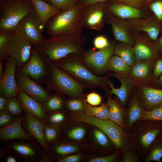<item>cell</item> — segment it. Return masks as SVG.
<instances>
[{
  "mask_svg": "<svg viewBox=\"0 0 162 162\" xmlns=\"http://www.w3.org/2000/svg\"><path fill=\"white\" fill-rule=\"evenodd\" d=\"M85 8V6L78 4L51 18L45 27L50 38L81 34Z\"/></svg>",
  "mask_w": 162,
  "mask_h": 162,
  "instance_id": "cell-1",
  "label": "cell"
},
{
  "mask_svg": "<svg viewBox=\"0 0 162 162\" xmlns=\"http://www.w3.org/2000/svg\"><path fill=\"white\" fill-rule=\"evenodd\" d=\"M58 67L66 71L87 88L101 87L107 89L106 77L98 76L86 66L81 55L73 54L60 59L52 61Z\"/></svg>",
  "mask_w": 162,
  "mask_h": 162,
  "instance_id": "cell-2",
  "label": "cell"
},
{
  "mask_svg": "<svg viewBox=\"0 0 162 162\" xmlns=\"http://www.w3.org/2000/svg\"><path fill=\"white\" fill-rule=\"evenodd\" d=\"M86 39L82 34L66 35L45 39L38 45L49 60L54 61L73 54L82 55Z\"/></svg>",
  "mask_w": 162,
  "mask_h": 162,
  "instance_id": "cell-3",
  "label": "cell"
},
{
  "mask_svg": "<svg viewBox=\"0 0 162 162\" xmlns=\"http://www.w3.org/2000/svg\"><path fill=\"white\" fill-rule=\"evenodd\" d=\"M162 133V121L139 120L135 122L128 133L134 149L142 158L148 154L149 147Z\"/></svg>",
  "mask_w": 162,
  "mask_h": 162,
  "instance_id": "cell-4",
  "label": "cell"
},
{
  "mask_svg": "<svg viewBox=\"0 0 162 162\" xmlns=\"http://www.w3.org/2000/svg\"><path fill=\"white\" fill-rule=\"evenodd\" d=\"M50 74L46 84L49 91H54L72 98L81 97L87 88L77 81L66 71L50 62Z\"/></svg>",
  "mask_w": 162,
  "mask_h": 162,
  "instance_id": "cell-5",
  "label": "cell"
},
{
  "mask_svg": "<svg viewBox=\"0 0 162 162\" xmlns=\"http://www.w3.org/2000/svg\"><path fill=\"white\" fill-rule=\"evenodd\" d=\"M34 11L31 0H6L0 2V31L14 32L22 19Z\"/></svg>",
  "mask_w": 162,
  "mask_h": 162,
  "instance_id": "cell-6",
  "label": "cell"
},
{
  "mask_svg": "<svg viewBox=\"0 0 162 162\" xmlns=\"http://www.w3.org/2000/svg\"><path fill=\"white\" fill-rule=\"evenodd\" d=\"M50 61L38 45H34L29 58L16 68V74L26 75L40 84H46L50 74Z\"/></svg>",
  "mask_w": 162,
  "mask_h": 162,
  "instance_id": "cell-7",
  "label": "cell"
},
{
  "mask_svg": "<svg viewBox=\"0 0 162 162\" xmlns=\"http://www.w3.org/2000/svg\"><path fill=\"white\" fill-rule=\"evenodd\" d=\"M70 115L76 122L87 123L101 130L117 147L122 146L127 140L128 134L124 129L109 119L99 118L81 112H71Z\"/></svg>",
  "mask_w": 162,
  "mask_h": 162,
  "instance_id": "cell-8",
  "label": "cell"
},
{
  "mask_svg": "<svg viewBox=\"0 0 162 162\" xmlns=\"http://www.w3.org/2000/svg\"><path fill=\"white\" fill-rule=\"evenodd\" d=\"M42 32L40 20L35 11L24 17L14 31L15 34L28 40L34 45H39L45 39Z\"/></svg>",
  "mask_w": 162,
  "mask_h": 162,
  "instance_id": "cell-9",
  "label": "cell"
},
{
  "mask_svg": "<svg viewBox=\"0 0 162 162\" xmlns=\"http://www.w3.org/2000/svg\"><path fill=\"white\" fill-rule=\"evenodd\" d=\"M19 140L8 143L6 148L8 151L23 160L38 162L41 157L43 149L30 142L31 140Z\"/></svg>",
  "mask_w": 162,
  "mask_h": 162,
  "instance_id": "cell-10",
  "label": "cell"
},
{
  "mask_svg": "<svg viewBox=\"0 0 162 162\" xmlns=\"http://www.w3.org/2000/svg\"><path fill=\"white\" fill-rule=\"evenodd\" d=\"M16 61L8 56L4 63L3 75L0 78V96L7 98L16 97L20 90L16 79Z\"/></svg>",
  "mask_w": 162,
  "mask_h": 162,
  "instance_id": "cell-11",
  "label": "cell"
},
{
  "mask_svg": "<svg viewBox=\"0 0 162 162\" xmlns=\"http://www.w3.org/2000/svg\"><path fill=\"white\" fill-rule=\"evenodd\" d=\"M33 46L29 41L15 33L12 36L8 44V55L16 62V68L22 66L28 60Z\"/></svg>",
  "mask_w": 162,
  "mask_h": 162,
  "instance_id": "cell-12",
  "label": "cell"
},
{
  "mask_svg": "<svg viewBox=\"0 0 162 162\" xmlns=\"http://www.w3.org/2000/svg\"><path fill=\"white\" fill-rule=\"evenodd\" d=\"M115 48L114 44L112 43L98 51L91 50L84 52L81 55L82 59L84 64L93 70L98 73L102 72L106 68Z\"/></svg>",
  "mask_w": 162,
  "mask_h": 162,
  "instance_id": "cell-13",
  "label": "cell"
},
{
  "mask_svg": "<svg viewBox=\"0 0 162 162\" xmlns=\"http://www.w3.org/2000/svg\"><path fill=\"white\" fill-rule=\"evenodd\" d=\"M17 83L20 90L34 98L42 104L51 96L46 88L25 75L16 74Z\"/></svg>",
  "mask_w": 162,
  "mask_h": 162,
  "instance_id": "cell-14",
  "label": "cell"
},
{
  "mask_svg": "<svg viewBox=\"0 0 162 162\" xmlns=\"http://www.w3.org/2000/svg\"><path fill=\"white\" fill-rule=\"evenodd\" d=\"M24 111L22 123L24 130L29 136L36 140L46 152L50 154L48 146L44 138L43 123L32 114L26 110Z\"/></svg>",
  "mask_w": 162,
  "mask_h": 162,
  "instance_id": "cell-15",
  "label": "cell"
},
{
  "mask_svg": "<svg viewBox=\"0 0 162 162\" xmlns=\"http://www.w3.org/2000/svg\"><path fill=\"white\" fill-rule=\"evenodd\" d=\"M105 2L92 4L85 6L83 16V26L99 31L103 24L104 9L106 8Z\"/></svg>",
  "mask_w": 162,
  "mask_h": 162,
  "instance_id": "cell-16",
  "label": "cell"
},
{
  "mask_svg": "<svg viewBox=\"0 0 162 162\" xmlns=\"http://www.w3.org/2000/svg\"><path fill=\"white\" fill-rule=\"evenodd\" d=\"M118 79L121 83L118 88H115L112 83L107 81V84L110 87L111 90L108 93L110 95H116L120 100L123 106H125L130 93L134 84V81L132 77L127 74L115 73L113 75Z\"/></svg>",
  "mask_w": 162,
  "mask_h": 162,
  "instance_id": "cell-17",
  "label": "cell"
},
{
  "mask_svg": "<svg viewBox=\"0 0 162 162\" xmlns=\"http://www.w3.org/2000/svg\"><path fill=\"white\" fill-rule=\"evenodd\" d=\"M22 116L16 117L10 124L0 128V140L4 142L15 140H32L33 139L29 136L24 130L22 125Z\"/></svg>",
  "mask_w": 162,
  "mask_h": 162,
  "instance_id": "cell-18",
  "label": "cell"
},
{
  "mask_svg": "<svg viewBox=\"0 0 162 162\" xmlns=\"http://www.w3.org/2000/svg\"><path fill=\"white\" fill-rule=\"evenodd\" d=\"M16 97L23 110L32 114L42 123H45L46 113L42 104L21 90L18 92Z\"/></svg>",
  "mask_w": 162,
  "mask_h": 162,
  "instance_id": "cell-19",
  "label": "cell"
},
{
  "mask_svg": "<svg viewBox=\"0 0 162 162\" xmlns=\"http://www.w3.org/2000/svg\"><path fill=\"white\" fill-rule=\"evenodd\" d=\"M144 110L139 96H133L125 110V127L123 129L127 133L129 132L135 122L140 120Z\"/></svg>",
  "mask_w": 162,
  "mask_h": 162,
  "instance_id": "cell-20",
  "label": "cell"
},
{
  "mask_svg": "<svg viewBox=\"0 0 162 162\" xmlns=\"http://www.w3.org/2000/svg\"><path fill=\"white\" fill-rule=\"evenodd\" d=\"M139 96L145 110H151L162 106V89L142 86Z\"/></svg>",
  "mask_w": 162,
  "mask_h": 162,
  "instance_id": "cell-21",
  "label": "cell"
},
{
  "mask_svg": "<svg viewBox=\"0 0 162 162\" xmlns=\"http://www.w3.org/2000/svg\"><path fill=\"white\" fill-rule=\"evenodd\" d=\"M40 20L42 32L49 20L61 11L49 3L42 0H31Z\"/></svg>",
  "mask_w": 162,
  "mask_h": 162,
  "instance_id": "cell-22",
  "label": "cell"
},
{
  "mask_svg": "<svg viewBox=\"0 0 162 162\" xmlns=\"http://www.w3.org/2000/svg\"><path fill=\"white\" fill-rule=\"evenodd\" d=\"M111 13L122 18H137L141 16V11L136 8L129 6L116 0L106 4Z\"/></svg>",
  "mask_w": 162,
  "mask_h": 162,
  "instance_id": "cell-23",
  "label": "cell"
},
{
  "mask_svg": "<svg viewBox=\"0 0 162 162\" xmlns=\"http://www.w3.org/2000/svg\"><path fill=\"white\" fill-rule=\"evenodd\" d=\"M106 96V103L109 109L108 119L124 128L125 110L120 102L113 99L108 93Z\"/></svg>",
  "mask_w": 162,
  "mask_h": 162,
  "instance_id": "cell-24",
  "label": "cell"
},
{
  "mask_svg": "<svg viewBox=\"0 0 162 162\" xmlns=\"http://www.w3.org/2000/svg\"><path fill=\"white\" fill-rule=\"evenodd\" d=\"M162 158V133L160 134L150 145L148 154L142 158V161L160 162Z\"/></svg>",
  "mask_w": 162,
  "mask_h": 162,
  "instance_id": "cell-25",
  "label": "cell"
},
{
  "mask_svg": "<svg viewBox=\"0 0 162 162\" xmlns=\"http://www.w3.org/2000/svg\"><path fill=\"white\" fill-rule=\"evenodd\" d=\"M111 18L109 22L115 39L129 46L133 45V40L124 28L116 19Z\"/></svg>",
  "mask_w": 162,
  "mask_h": 162,
  "instance_id": "cell-26",
  "label": "cell"
},
{
  "mask_svg": "<svg viewBox=\"0 0 162 162\" xmlns=\"http://www.w3.org/2000/svg\"><path fill=\"white\" fill-rule=\"evenodd\" d=\"M114 53L130 66H132L136 62L133 48L128 45L118 44L115 46Z\"/></svg>",
  "mask_w": 162,
  "mask_h": 162,
  "instance_id": "cell-27",
  "label": "cell"
},
{
  "mask_svg": "<svg viewBox=\"0 0 162 162\" xmlns=\"http://www.w3.org/2000/svg\"><path fill=\"white\" fill-rule=\"evenodd\" d=\"M158 48L151 49L141 43H137L133 48L136 61L147 60L158 56Z\"/></svg>",
  "mask_w": 162,
  "mask_h": 162,
  "instance_id": "cell-28",
  "label": "cell"
},
{
  "mask_svg": "<svg viewBox=\"0 0 162 162\" xmlns=\"http://www.w3.org/2000/svg\"><path fill=\"white\" fill-rule=\"evenodd\" d=\"M64 95L56 92L51 95L48 99L42 104L46 113L61 110L65 105L64 99Z\"/></svg>",
  "mask_w": 162,
  "mask_h": 162,
  "instance_id": "cell-29",
  "label": "cell"
},
{
  "mask_svg": "<svg viewBox=\"0 0 162 162\" xmlns=\"http://www.w3.org/2000/svg\"><path fill=\"white\" fill-rule=\"evenodd\" d=\"M83 111L88 115L102 119H108L109 109L106 103L96 107L90 105L83 100Z\"/></svg>",
  "mask_w": 162,
  "mask_h": 162,
  "instance_id": "cell-30",
  "label": "cell"
},
{
  "mask_svg": "<svg viewBox=\"0 0 162 162\" xmlns=\"http://www.w3.org/2000/svg\"><path fill=\"white\" fill-rule=\"evenodd\" d=\"M106 68L115 73L128 74L130 72L131 67L127 64L118 56L115 55L112 56L109 59Z\"/></svg>",
  "mask_w": 162,
  "mask_h": 162,
  "instance_id": "cell-31",
  "label": "cell"
},
{
  "mask_svg": "<svg viewBox=\"0 0 162 162\" xmlns=\"http://www.w3.org/2000/svg\"><path fill=\"white\" fill-rule=\"evenodd\" d=\"M152 64V62L150 60L136 62L132 66L130 73L132 76L135 77L145 78L148 74Z\"/></svg>",
  "mask_w": 162,
  "mask_h": 162,
  "instance_id": "cell-32",
  "label": "cell"
},
{
  "mask_svg": "<svg viewBox=\"0 0 162 162\" xmlns=\"http://www.w3.org/2000/svg\"><path fill=\"white\" fill-rule=\"evenodd\" d=\"M14 33L9 31H0V61L6 60L8 57V42Z\"/></svg>",
  "mask_w": 162,
  "mask_h": 162,
  "instance_id": "cell-33",
  "label": "cell"
},
{
  "mask_svg": "<svg viewBox=\"0 0 162 162\" xmlns=\"http://www.w3.org/2000/svg\"><path fill=\"white\" fill-rule=\"evenodd\" d=\"M5 110L9 111L16 117H21L24 114L22 106L16 97L7 98Z\"/></svg>",
  "mask_w": 162,
  "mask_h": 162,
  "instance_id": "cell-34",
  "label": "cell"
},
{
  "mask_svg": "<svg viewBox=\"0 0 162 162\" xmlns=\"http://www.w3.org/2000/svg\"><path fill=\"white\" fill-rule=\"evenodd\" d=\"M52 148L56 154L62 157L76 152L80 149L77 146L65 143L58 144L54 146Z\"/></svg>",
  "mask_w": 162,
  "mask_h": 162,
  "instance_id": "cell-35",
  "label": "cell"
},
{
  "mask_svg": "<svg viewBox=\"0 0 162 162\" xmlns=\"http://www.w3.org/2000/svg\"><path fill=\"white\" fill-rule=\"evenodd\" d=\"M60 110L46 113V121L44 124L58 127L63 122L65 116L64 113Z\"/></svg>",
  "mask_w": 162,
  "mask_h": 162,
  "instance_id": "cell-36",
  "label": "cell"
},
{
  "mask_svg": "<svg viewBox=\"0 0 162 162\" xmlns=\"http://www.w3.org/2000/svg\"><path fill=\"white\" fill-rule=\"evenodd\" d=\"M160 22L153 20L149 26H143L141 30L146 32L150 38L153 40H156L161 31V26Z\"/></svg>",
  "mask_w": 162,
  "mask_h": 162,
  "instance_id": "cell-37",
  "label": "cell"
},
{
  "mask_svg": "<svg viewBox=\"0 0 162 162\" xmlns=\"http://www.w3.org/2000/svg\"><path fill=\"white\" fill-rule=\"evenodd\" d=\"M43 128L44 139L48 146L57 138L58 132V127L43 124Z\"/></svg>",
  "mask_w": 162,
  "mask_h": 162,
  "instance_id": "cell-38",
  "label": "cell"
},
{
  "mask_svg": "<svg viewBox=\"0 0 162 162\" xmlns=\"http://www.w3.org/2000/svg\"><path fill=\"white\" fill-rule=\"evenodd\" d=\"M79 0H49V3L61 11L70 9L79 4Z\"/></svg>",
  "mask_w": 162,
  "mask_h": 162,
  "instance_id": "cell-39",
  "label": "cell"
},
{
  "mask_svg": "<svg viewBox=\"0 0 162 162\" xmlns=\"http://www.w3.org/2000/svg\"><path fill=\"white\" fill-rule=\"evenodd\" d=\"M151 120L162 121V106L151 110H144L140 120Z\"/></svg>",
  "mask_w": 162,
  "mask_h": 162,
  "instance_id": "cell-40",
  "label": "cell"
},
{
  "mask_svg": "<svg viewBox=\"0 0 162 162\" xmlns=\"http://www.w3.org/2000/svg\"><path fill=\"white\" fill-rule=\"evenodd\" d=\"M72 98L65 101L66 108L72 112H81L83 110V100L77 98Z\"/></svg>",
  "mask_w": 162,
  "mask_h": 162,
  "instance_id": "cell-41",
  "label": "cell"
},
{
  "mask_svg": "<svg viewBox=\"0 0 162 162\" xmlns=\"http://www.w3.org/2000/svg\"><path fill=\"white\" fill-rule=\"evenodd\" d=\"M93 133L97 142L103 147H108L110 145L111 142H112L108 136L99 129L94 130Z\"/></svg>",
  "mask_w": 162,
  "mask_h": 162,
  "instance_id": "cell-42",
  "label": "cell"
},
{
  "mask_svg": "<svg viewBox=\"0 0 162 162\" xmlns=\"http://www.w3.org/2000/svg\"><path fill=\"white\" fill-rule=\"evenodd\" d=\"M150 9L160 22H162V0H152L149 4Z\"/></svg>",
  "mask_w": 162,
  "mask_h": 162,
  "instance_id": "cell-43",
  "label": "cell"
},
{
  "mask_svg": "<svg viewBox=\"0 0 162 162\" xmlns=\"http://www.w3.org/2000/svg\"><path fill=\"white\" fill-rule=\"evenodd\" d=\"M86 133L85 128L82 127H77L69 130L67 133L68 136L72 140H79L84 137Z\"/></svg>",
  "mask_w": 162,
  "mask_h": 162,
  "instance_id": "cell-44",
  "label": "cell"
},
{
  "mask_svg": "<svg viewBox=\"0 0 162 162\" xmlns=\"http://www.w3.org/2000/svg\"><path fill=\"white\" fill-rule=\"evenodd\" d=\"M16 117L7 110L0 112V128L6 126L13 122Z\"/></svg>",
  "mask_w": 162,
  "mask_h": 162,
  "instance_id": "cell-45",
  "label": "cell"
},
{
  "mask_svg": "<svg viewBox=\"0 0 162 162\" xmlns=\"http://www.w3.org/2000/svg\"><path fill=\"white\" fill-rule=\"evenodd\" d=\"M140 155L134 150H130L122 154V162H138L140 161Z\"/></svg>",
  "mask_w": 162,
  "mask_h": 162,
  "instance_id": "cell-46",
  "label": "cell"
},
{
  "mask_svg": "<svg viewBox=\"0 0 162 162\" xmlns=\"http://www.w3.org/2000/svg\"><path fill=\"white\" fill-rule=\"evenodd\" d=\"M93 43L94 47L99 50L105 48L110 44L106 38L103 35L96 37L94 39Z\"/></svg>",
  "mask_w": 162,
  "mask_h": 162,
  "instance_id": "cell-47",
  "label": "cell"
},
{
  "mask_svg": "<svg viewBox=\"0 0 162 162\" xmlns=\"http://www.w3.org/2000/svg\"><path fill=\"white\" fill-rule=\"evenodd\" d=\"M102 101L100 96L95 92H92L86 96V101L90 105L92 106L99 105Z\"/></svg>",
  "mask_w": 162,
  "mask_h": 162,
  "instance_id": "cell-48",
  "label": "cell"
},
{
  "mask_svg": "<svg viewBox=\"0 0 162 162\" xmlns=\"http://www.w3.org/2000/svg\"><path fill=\"white\" fill-rule=\"evenodd\" d=\"M131 7L137 8L146 4L147 5V0H117Z\"/></svg>",
  "mask_w": 162,
  "mask_h": 162,
  "instance_id": "cell-49",
  "label": "cell"
},
{
  "mask_svg": "<svg viewBox=\"0 0 162 162\" xmlns=\"http://www.w3.org/2000/svg\"><path fill=\"white\" fill-rule=\"evenodd\" d=\"M117 155L116 153L109 155L95 158L91 159L89 162H112L115 161L117 158Z\"/></svg>",
  "mask_w": 162,
  "mask_h": 162,
  "instance_id": "cell-50",
  "label": "cell"
},
{
  "mask_svg": "<svg viewBox=\"0 0 162 162\" xmlns=\"http://www.w3.org/2000/svg\"><path fill=\"white\" fill-rule=\"evenodd\" d=\"M81 158V154H76L61 157L58 159V161L60 162H77L80 160Z\"/></svg>",
  "mask_w": 162,
  "mask_h": 162,
  "instance_id": "cell-51",
  "label": "cell"
},
{
  "mask_svg": "<svg viewBox=\"0 0 162 162\" xmlns=\"http://www.w3.org/2000/svg\"><path fill=\"white\" fill-rule=\"evenodd\" d=\"M155 78H158L162 74V58L158 60L154 65L153 73Z\"/></svg>",
  "mask_w": 162,
  "mask_h": 162,
  "instance_id": "cell-52",
  "label": "cell"
},
{
  "mask_svg": "<svg viewBox=\"0 0 162 162\" xmlns=\"http://www.w3.org/2000/svg\"><path fill=\"white\" fill-rule=\"evenodd\" d=\"M109 0H79V4L86 6L97 3L105 2Z\"/></svg>",
  "mask_w": 162,
  "mask_h": 162,
  "instance_id": "cell-53",
  "label": "cell"
},
{
  "mask_svg": "<svg viewBox=\"0 0 162 162\" xmlns=\"http://www.w3.org/2000/svg\"><path fill=\"white\" fill-rule=\"evenodd\" d=\"M7 98L0 96V111L5 110Z\"/></svg>",
  "mask_w": 162,
  "mask_h": 162,
  "instance_id": "cell-54",
  "label": "cell"
},
{
  "mask_svg": "<svg viewBox=\"0 0 162 162\" xmlns=\"http://www.w3.org/2000/svg\"><path fill=\"white\" fill-rule=\"evenodd\" d=\"M5 162H17L18 160L15 156L10 155H7L5 158Z\"/></svg>",
  "mask_w": 162,
  "mask_h": 162,
  "instance_id": "cell-55",
  "label": "cell"
},
{
  "mask_svg": "<svg viewBox=\"0 0 162 162\" xmlns=\"http://www.w3.org/2000/svg\"><path fill=\"white\" fill-rule=\"evenodd\" d=\"M4 65L2 61H0V78H1L3 75L4 70Z\"/></svg>",
  "mask_w": 162,
  "mask_h": 162,
  "instance_id": "cell-56",
  "label": "cell"
},
{
  "mask_svg": "<svg viewBox=\"0 0 162 162\" xmlns=\"http://www.w3.org/2000/svg\"><path fill=\"white\" fill-rule=\"evenodd\" d=\"M156 45L158 50L162 51V36L159 40Z\"/></svg>",
  "mask_w": 162,
  "mask_h": 162,
  "instance_id": "cell-57",
  "label": "cell"
},
{
  "mask_svg": "<svg viewBox=\"0 0 162 162\" xmlns=\"http://www.w3.org/2000/svg\"><path fill=\"white\" fill-rule=\"evenodd\" d=\"M158 77V81L162 83V74H161Z\"/></svg>",
  "mask_w": 162,
  "mask_h": 162,
  "instance_id": "cell-58",
  "label": "cell"
},
{
  "mask_svg": "<svg viewBox=\"0 0 162 162\" xmlns=\"http://www.w3.org/2000/svg\"><path fill=\"white\" fill-rule=\"evenodd\" d=\"M152 0H147V5L149 4Z\"/></svg>",
  "mask_w": 162,
  "mask_h": 162,
  "instance_id": "cell-59",
  "label": "cell"
},
{
  "mask_svg": "<svg viewBox=\"0 0 162 162\" xmlns=\"http://www.w3.org/2000/svg\"><path fill=\"white\" fill-rule=\"evenodd\" d=\"M42 0L44 1L47 2H48L49 1V0Z\"/></svg>",
  "mask_w": 162,
  "mask_h": 162,
  "instance_id": "cell-60",
  "label": "cell"
},
{
  "mask_svg": "<svg viewBox=\"0 0 162 162\" xmlns=\"http://www.w3.org/2000/svg\"><path fill=\"white\" fill-rule=\"evenodd\" d=\"M6 0H0V2H2Z\"/></svg>",
  "mask_w": 162,
  "mask_h": 162,
  "instance_id": "cell-61",
  "label": "cell"
}]
</instances>
